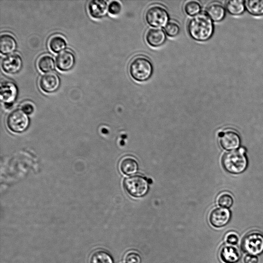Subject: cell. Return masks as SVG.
<instances>
[{
	"label": "cell",
	"mask_w": 263,
	"mask_h": 263,
	"mask_svg": "<svg viewBox=\"0 0 263 263\" xmlns=\"http://www.w3.org/2000/svg\"><path fill=\"white\" fill-rule=\"evenodd\" d=\"M187 31L195 40L200 42L208 40L212 36L214 25L207 14H197L191 18L187 24Z\"/></svg>",
	"instance_id": "6da1fadb"
},
{
	"label": "cell",
	"mask_w": 263,
	"mask_h": 263,
	"mask_svg": "<svg viewBox=\"0 0 263 263\" xmlns=\"http://www.w3.org/2000/svg\"><path fill=\"white\" fill-rule=\"evenodd\" d=\"M129 72L132 78L138 82L148 80L153 72V66L149 59L143 55L134 57L129 64Z\"/></svg>",
	"instance_id": "7a4b0ae2"
},
{
	"label": "cell",
	"mask_w": 263,
	"mask_h": 263,
	"mask_svg": "<svg viewBox=\"0 0 263 263\" xmlns=\"http://www.w3.org/2000/svg\"><path fill=\"white\" fill-rule=\"evenodd\" d=\"M222 165L229 173L237 174L243 172L248 165L244 149L240 148L224 154L222 158Z\"/></svg>",
	"instance_id": "3957f363"
},
{
	"label": "cell",
	"mask_w": 263,
	"mask_h": 263,
	"mask_svg": "<svg viewBox=\"0 0 263 263\" xmlns=\"http://www.w3.org/2000/svg\"><path fill=\"white\" fill-rule=\"evenodd\" d=\"M241 248L247 254L257 256L263 253V234L258 231H252L243 237Z\"/></svg>",
	"instance_id": "277c9868"
},
{
	"label": "cell",
	"mask_w": 263,
	"mask_h": 263,
	"mask_svg": "<svg viewBox=\"0 0 263 263\" xmlns=\"http://www.w3.org/2000/svg\"><path fill=\"white\" fill-rule=\"evenodd\" d=\"M124 186L130 195L136 198L145 196L149 189L147 180L140 175L126 178L124 181Z\"/></svg>",
	"instance_id": "5b68a950"
},
{
	"label": "cell",
	"mask_w": 263,
	"mask_h": 263,
	"mask_svg": "<svg viewBox=\"0 0 263 263\" xmlns=\"http://www.w3.org/2000/svg\"><path fill=\"white\" fill-rule=\"evenodd\" d=\"M145 19L150 26L161 27L165 26L168 23L169 15L163 7L155 5L147 9L145 13Z\"/></svg>",
	"instance_id": "8992f818"
},
{
	"label": "cell",
	"mask_w": 263,
	"mask_h": 263,
	"mask_svg": "<svg viewBox=\"0 0 263 263\" xmlns=\"http://www.w3.org/2000/svg\"><path fill=\"white\" fill-rule=\"evenodd\" d=\"M7 125L10 129L16 133L25 130L28 126L29 119L27 115L21 109H16L11 112L7 117Z\"/></svg>",
	"instance_id": "52a82bcc"
},
{
	"label": "cell",
	"mask_w": 263,
	"mask_h": 263,
	"mask_svg": "<svg viewBox=\"0 0 263 263\" xmlns=\"http://www.w3.org/2000/svg\"><path fill=\"white\" fill-rule=\"evenodd\" d=\"M231 217V212L227 208H216L211 212L209 221L214 227L218 228L227 225L230 221Z\"/></svg>",
	"instance_id": "ba28073f"
},
{
	"label": "cell",
	"mask_w": 263,
	"mask_h": 263,
	"mask_svg": "<svg viewBox=\"0 0 263 263\" xmlns=\"http://www.w3.org/2000/svg\"><path fill=\"white\" fill-rule=\"evenodd\" d=\"M17 95V88L15 83L9 81H5L1 83V99L6 106H10L13 103Z\"/></svg>",
	"instance_id": "9c48e42d"
},
{
	"label": "cell",
	"mask_w": 263,
	"mask_h": 263,
	"mask_svg": "<svg viewBox=\"0 0 263 263\" xmlns=\"http://www.w3.org/2000/svg\"><path fill=\"white\" fill-rule=\"evenodd\" d=\"M220 143L226 150H233L239 147L240 138L238 134L232 129H228L219 134Z\"/></svg>",
	"instance_id": "30bf717a"
},
{
	"label": "cell",
	"mask_w": 263,
	"mask_h": 263,
	"mask_svg": "<svg viewBox=\"0 0 263 263\" xmlns=\"http://www.w3.org/2000/svg\"><path fill=\"white\" fill-rule=\"evenodd\" d=\"M219 256L223 263H237L241 258V253L236 246L226 244L220 248Z\"/></svg>",
	"instance_id": "8fae6325"
},
{
	"label": "cell",
	"mask_w": 263,
	"mask_h": 263,
	"mask_svg": "<svg viewBox=\"0 0 263 263\" xmlns=\"http://www.w3.org/2000/svg\"><path fill=\"white\" fill-rule=\"evenodd\" d=\"M22 64V59L21 56L17 53H12L3 59L2 67L5 72L15 74L21 70Z\"/></svg>",
	"instance_id": "7c38bea8"
},
{
	"label": "cell",
	"mask_w": 263,
	"mask_h": 263,
	"mask_svg": "<svg viewBox=\"0 0 263 263\" xmlns=\"http://www.w3.org/2000/svg\"><path fill=\"white\" fill-rule=\"evenodd\" d=\"M60 84L59 77L53 72H48L43 74L40 78L39 82L41 89L47 93L53 92L57 90Z\"/></svg>",
	"instance_id": "4fadbf2b"
},
{
	"label": "cell",
	"mask_w": 263,
	"mask_h": 263,
	"mask_svg": "<svg viewBox=\"0 0 263 263\" xmlns=\"http://www.w3.org/2000/svg\"><path fill=\"white\" fill-rule=\"evenodd\" d=\"M75 63V57L72 52L64 50L61 52L56 58L57 68L62 71L70 70Z\"/></svg>",
	"instance_id": "5bb4252c"
},
{
	"label": "cell",
	"mask_w": 263,
	"mask_h": 263,
	"mask_svg": "<svg viewBox=\"0 0 263 263\" xmlns=\"http://www.w3.org/2000/svg\"><path fill=\"white\" fill-rule=\"evenodd\" d=\"M145 39L151 46L158 47L165 43L166 37L165 33L161 29L151 28L146 33Z\"/></svg>",
	"instance_id": "9a60e30c"
},
{
	"label": "cell",
	"mask_w": 263,
	"mask_h": 263,
	"mask_svg": "<svg viewBox=\"0 0 263 263\" xmlns=\"http://www.w3.org/2000/svg\"><path fill=\"white\" fill-rule=\"evenodd\" d=\"M88 9L91 17L99 18L106 14L108 6L104 0H92L89 2Z\"/></svg>",
	"instance_id": "2e32d148"
},
{
	"label": "cell",
	"mask_w": 263,
	"mask_h": 263,
	"mask_svg": "<svg viewBox=\"0 0 263 263\" xmlns=\"http://www.w3.org/2000/svg\"><path fill=\"white\" fill-rule=\"evenodd\" d=\"M16 41L11 34L4 33L0 37V51L3 54H9L16 48Z\"/></svg>",
	"instance_id": "e0dca14e"
},
{
	"label": "cell",
	"mask_w": 263,
	"mask_h": 263,
	"mask_svg": "<svg viewBox=\"0 0 263 263\" xmlns=\"http://www.w3.org/2000/svg\"><path fill=\"white\" fill-rule=\"evenodd\" d=\"M206 13L212 21L219 22L224 17L225 9L221 4L212 3L207 7Z\"/></svg>",
	"instance_id": "ac0fdd59"
},
{
	"label": "cell",
	"mask_w": 263,
	"mask_h": 263,
	"mask_svg": "<svg viewBox=\"0 0 263 263\" xmlns=\"http://www.w3.org/2000/svg\"><path fill=\"white\" fill-rule=\"evenodd\" d=\"M120 169L122 172L125 175H134L138 170V164L134 158L126 157L120 163Z\"/></svg>",
	"instance_id": "d6986e66"
},
{
	"label": "cell",
	"mask_w": 263,
	"mask_h": 263,
	"mask_svg": "<svg viewBox=\"0 0 263 263\" xmlns=\"http://www.w3.org/2000/svg\"><path fill=\"white\" fill-rule=\"evenodd\" d=\"M90 263H114L111 255L106 251L99 250L94 251L91 255Z\"/></svg>",
	"instance_id": "ffe728a7"
},
{
	"label": "cell",
	"mask_w": 263,
	"mask_h": 263,
	"mask_svg": "<svg viewBox=\"0 0 263 263\" xmlns=\"http://www.w3.org/2000/svg\"><path fill=\"white\" fill-rule=\"evenodd\" d=\"M37 67L43 72H49L55 68L54 59L50 55H44L37 61Z\"/></svg>",
	"instance_id": "44dd1931"
},
{
	"label": "cell",
	"mask_w": 263,
	"mask_h": 263,
	"mask_svg": "<svg viewBox=\"0 0 263 263\" xmlns=\"http://www.w3.org/2000/svg\"><path fill=\"white\" fill-rule=\"evenodd\" d=\"M66 45V40L60 35H54L50 39L49 41V47L50 50L55 53H58L63 50Z\"/></svg>",
	"instance_id": "7402d4cb"
},
{
	"label": "cell",
	"mask_w": 263,
	"mask_h": 263,
	"mask_svg": "<svg viewBox=\"0 0 263 263\" xmlns=\"http://www.w3.org/2000/svg\"><path fill=\"white\" fill-rule=\"evenodd\" d=\"M244 3L245 2L241 0L229 1L226 3L227 10L232 15H240L245 11Z\"/></svg>",
	"instance_id": "603a6c76"
},
{
	"label": "cell",
	"mask_w": 263,
	"mask_h": 263,
	"mask_svg": "<svg viewBox=\"0 0 263 263\" xmlns=\"http://www.w3.org/2000/svg\"><path fill=\"white\" fill-rule=\"evenodd\" d=\"M245 6L251 14L263 15V0H248L246 1Z\"/></svg>",
	"instance_id": "cb8c5ba5"
},
{
	"label": "cell",
	"mask_w": 263,
	"mask_h": 263,
	"mask_svg": "<svg viewBox=\"0 0 263 263\" xmlns=\"http://www.w3.org/2000/svg\"><path fill=\"white\" fill-rule=\"evenodd\" d=\"M184 10L187 14L190 16L197 15L201 10L200 4L196 1H189L184 5Z\"/></svg>",
	"instance_id": "d4e9b609"
},
{
	"label": "cell",
	"mask_w": 263,
	"mask_h": 263,
	"mask_svg": "<svg viewBox=\"0 0 263 263\" xmlns=\"http://www.w3.org/2000/svg\"><path fill=\"white\" fill-rule=\"evenodd\" d=\"M218 203L222 208H229L233 203L232 196L229 193L225 192L221 194L218 198Z\"/></svg>",
	"instance_id": "484cf974"
},
{
	"label": "cell",
	"mask_w": 263,
	"mask_h": 263,
	"mask_svg": "<svg viewBox=\"0 0 263 263\" xmlns=\"http://www.w3.org/2000/svg\"><path fill=\"white\" fill-rule=\"evenodd\" d=\"M165 33L170 37H175L178 35L180 32V27L175 22H170L165 26Z\"/></svg>",
	"instance_id": "4316f807"
},
{
	"label": "cell",
	"mask_w": 263,
	"mask_h": 263,
	"mask_svg": "<svg viewBox=\"0 0 263 263\" xmlns=\"http://www.w3.org/2000/svg\"><path fill=\"white\" fill-rule=\"evenodd\" d=\"M239 240V236L235 231L228 232L224 236V241L227 245L236 246Z\"/></svg>",
	"instance_id": "83f0119b"
},
{
	"label": "cell",
	"mask_w": 263,
	"mask_h": 263,
	"mask_svg": "<svg viewBox=\"0 0 263 263\" xmlns=\"http://www.w3.org/2000/svg\"><path fill=\"white\" fill-rule=\"evenodd\" d=\"M125 263H141L140 255L135 251H129L124 257Z\"/></svg>",
	"instance_id": "f1b7e54d"
},
{
	"label": "cell",
	"mask_w": 263,
	"mask_h": 263,
	"mask_svg": "<svg viewBox=\"0 0 263 263\" xmlns=\"http://www.w3.org/2000/svg\"><path fill=\"white\" fill-rule=\"evenodd\" d=\"M122 10V6L118 1H113L108 5V11L113 15H117L120 13Z\"/></svg>",
	"instance_id": "f546056e"
},
{
	"label": "cell",
	"mask_w": 263,
	"mask_h": 263,
	"mask_svg": "<svg viewBox=\"0 0 263 263\" xmlns=\"http://www.w3.org/2000/svg\"><path fill=\"white\" fill-rule=\"evenodd\" d=\"M22 110L27 115H29L33 112L34 107L32 103L26 102L22 105Z\"/></svg>",
	"instance_id": "4dcf8cb0"
},
{
	"label": "cell",
	"mask_w": 263,
	"mask_h": 263,
	"mask_svg": "<svg viewBox=\"0 0 263 263\" xmlns=\"http://www.w3.org/2000/svg\"><path fill=\"white\" fill-rule=\"evenodd\" d=\"M244 263H258V258L257 256L247 254L243 257Z\"/></svg>",
	"instance_id": "1f68e13d"
}]
</instances>
